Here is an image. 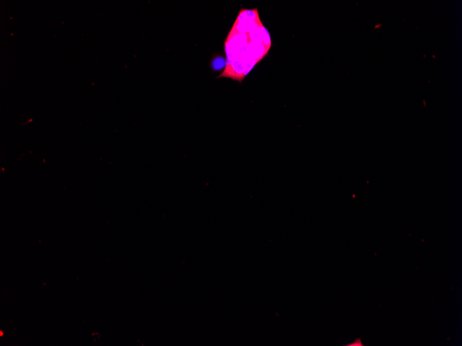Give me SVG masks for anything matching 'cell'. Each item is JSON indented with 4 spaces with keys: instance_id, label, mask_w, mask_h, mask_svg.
I'll return each mask as SVG.
<instances>
[{
    "instance_id": "6da1fadb",
    "label": "cell",
    "mask_w": 462,
    "mask_h": 346,
    "mask_svg": "<svg viewBox=\"0 0 462 346\" xmlns=\"http://www.w3.org/2000/svg\"><path fill=\"white\" fill-rule=\"evenodd\" d=\"M270 35L263 25L257 8H241L224 42L225 66L216 77L241 82L271 48Z\"/></svg>"
},
{
    "instance_id": "7a4b0ae2",
    "label": "cell",
    "mask_w": 462,
    "mask_h": 346,
    "mask_svg": "<svg viewBox=\"0 0 462 346\" xmlns=\"http://www.w3.org/2000/svg\"><path fill=\"white\" fill-rule=\"evenodd\" d=\"M348 346H363L364 345L362 343L360 338H357L355 342L346 345Z\"/></svg>"
}]
</instances>
